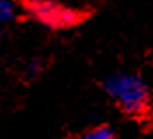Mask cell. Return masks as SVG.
Instances as JSON below:
<instances>
[{"instance_id":"1","label":"cell","mask_w":153,"mask_h":139,"mask_svg":"<svg viewBox=\"0 0 153 139\" xmlns=\"http://www.w3.org/2000/svg\"><path fill=\"white\" fill-rule=\"evenodd\" d=\"M103 91L127 117L143 118L152 110V92L137 73L117 71L103 80Z\"/></svg>"},{"instance_id":"2","label":"cell","mask_w":153,"mask_h":139,"mask_svg":"<svg viewBox=\"0 0 153 139\" xmlns=\"http://www.w3.org/2000/svg\"><path fill=\"white\" fill-rule=\"evenodd\" d=\"M30 19L49 30H70L91 18L89 9L71 7L59 0H16Z\"/></svg>"},{"instance_id":"3","label":"cell","mask_w":153,"mask_h":139,"mask_svg":"<svg viewBox=\"0 0 153 139\" xmlns=\"http://www.w3.org/2000/svg\"><path fill=\"white\" fill-rule=\"evenodd\" d=\"M117 134H115V129L108 123H99V125H94L91 129H87L85 132H82L78 138L75 139H115Z\"/></svg>"},{"instance_id":"4","label":"cell","mask_w":153,"mask_h":139,"mask_svg":"<svg viewBox=\"0 0 153 139\" xmlns=\"http://www.w3.org/2000/svg\"><path fill=\"white\" fill-rule=\"evenodd\" d=\"M19 5L16 0H0V23H10L18 16Z\"/></svg>"},{"instance_id":"5","label":"cell","mask_w":153,"mask_h":139,"mask_svg":"<svg viewBox=\"0 0 153 139\" xmlns=\"http://www.w3.org/2000/svg\"><path fill=\"white\" fill-rule=\"evenodd\" d=\"M40 71H42L40 61H31L28 65V68H26V75H28V77H37Z\"/></svg>"}]
</instances>
